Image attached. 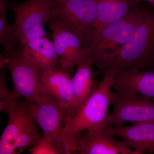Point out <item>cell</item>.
<instances>
[{"instance_id":"obj_18","label":"cell","mask_w":154,"mask_h":154,"mask_svg":"<svg viewBox=\"0 0 154 154\" xmlns=\"http://www.w3.org/2000/svg\"><path fill=\"white\" fill-rule=\"evenodd\" d=\"M43 136L36 122H34L13 140L8 148L6 154L21 153L35 145Z\"/></svg>"},{"instance_id":"obj_17","label":"cell","mask_w":154,"mask_h":154,"mask_svg":"<svg viewBox=\"0 0 154 154\" xmlns=\"http://www.w3.org/2000/svg\"><path fill=\"white\" fill-rule=\"evenodd\" d=\"M138 3L136 0H98L97 31L110 22L125 17Z\"/></svg>"},{"instance_id":"obj_19","label":"cell","mask_w":154,"mask_h":154,"mask_svg":"<svg viewBox=\"0 0 154 154\" xmlns=\"http://www.w3.org/2000/svg\"><path fill=\"white\" fill-rule=\"evenodd\" d=\"M7 9L0 8V43L4 49L3 55L8 57L16 52L18 42L12 25H10L7 21Z\"/></svg>"},{"instance_id":"obj_14","label":"cell","mask_w":154,"mask_h":154,"mask_svg":"<svg viewBox=\"0 0 154 154\" xmlns=\"http://www.w3.org/2000/svg\"><path fill=\"white\" fill-rule=\"evenodd\" d=\"M113 88L115 92L138 94L154 101V70L119 71Z\"/></svg>"},{"instance_id":"obj_4","label":"cell","mask_w":154,"mask_h":154,"mask_svg":"<svg viewBox=\"0 0 154 154\" xmlns=\"http://www.w3.org/2000/svg\"><path fill=\"white\" fill-rule=\"evenodd\" d=\"M97 1L54 0L51 20L71 32L88 48L97 33Z\"/></svg>"},{"instance_id":"obj_21","label":"cell","mask_w":154,"mask_h":154,"mask_svg":"<svg viewBox=\"0 0 154 154\" xmlns=\"http://www.w3.org/2000/svg\"><path fill=\"white\" fill-rule=\"evenodd\" d=\"M136 1H137L139 3L141 0H136ZM145 1H147L151 4L152 6H154V0H145Z\"/></svg>"},{"instance_id":"obj_2","label":"cell","mask_w":154,"mask_h":154,"mask_svg":"<svg viewBox=\"0 0 154 154\" xmlns=\"http://www.w3.org/2000/svg\"><path fill=\"white\" fill-rule=\"evenodd\" d=\"M143 13V7L138 5L125 17L97 31L87 48L100 72L103 73L110 61L129 41L141 22Z\"/></svg>"},{"instance_id":"obj_12","label":"cell","mask_w":154,"mask_h":154,"mask_svg":"<svg viewBox=\"0 0 154 154\" xmlns=\"http://www.w3.org/2000/svg\"><path fill=\"white\" fill-rule=\"evenodd\" d=\"M107 131L122 139L138 154H154V122L132 123L130 126L108 125Z\"/></svg>"},{"instance_id":"obj_22","label":"cell","mask_w":154,"mask_h":154,"mask_svg":"<svg viewBox=\"0 0 154 154\" xmlns=\"http://www.w3.org/2000/svg\"><path fill=\"white\" fill-rule=\"evenodd\" d=\"M152 70H154V57L153 61L152 68Z\"/></svg>"},{"instance_id":"obj_3","label":"cell","mask_w":154,"mask_h":154,"mask_svg":"<svg viewBox=\"0 0 154 154\" xmlns=\"http://www.w3.org/2000/svg\"><path fill=\"white\" fill-rule=\"evenodd\" d=\"M154 57V8L144 7L141 22L129 41L105 68L117 72L128 69L152 70Z\"/></svg>"},{"instance_id":"obj_10","label":"cell","mask_w":154,"mask_h":154,"mask_svg":"<svg viewBox=\"0 0 154 154\" xmlns=\"http://www.w3.org/2000/svg\"><path fill=\"white\" fill-rule=\"evenodd\" d=\"M107 128L88 130L80 133L76 154H138L124 140L119 141Z\"/></svg>"},{"instance_id":"obj_6","label":"cell","mask_w":154,"mask_h":154,"mask_svg":"<svg viewBox=\"0 0 154 154\" xmlns=\"http://www.w3.org/2000/svg\"><path fill=\"white\" fill-rule=\"evenodd\" d=\"M4 65L11 72L14 85L13 93L16 99L24 98L25 101L30 103L43 94L42 72L24 52L22 44L15 53L6 58Z\"/></svg>"},{"instance_id":"obj_20","label":"cell","mask_w":154,"mask_h":154,"mask_svg":"<svg viewBox=\"0 0 154 154\" xmlns=\"http://www.w3.org/2000/svg\"><path fill=\"white\" fill-rule=\"evenodd\" d=\"M29 151L31 154H64L58 146L44 136L30 148Z\"/></svg>"},{"instance_id":"obj_11","label":"cell","mask_w":154,"mask_h":154,"mask_svg":"<svg viewBox=\"0 0 154 154\" xmlns=\"http://www.w3.org/2000/svg\"><path fill=\"white\" fill-rule=\"evenodd\" d=\"M0 110L8 113V122L0 140V154H6L13 140L35 122L28 110L26 101L14 98L0 101Z\"/></svg>"},{"instance_id":"obj_13","label":"cell","mask_w":154,"mask_h":154,"mask_svg":"<svg viewBox=\"0 0 154 154\" xmlns=\"http://www.w3.org/2000/svg\"><path fill=\"white\" fill-rule=\"evenodd\" d=\"M94 63L92 59L88 58L81 62L76 66L75 73L71 78L73 100L71 106L66 113L64 120L79 110L96 87L97 83L93 70Z\"/></svg>"},{"instance_id":"obj_16","label":"cell","mask_w":154,"mask_h":154,"mask_svg":"<svg viewBox=\"0 0 154 154\" xmlns=\"http://www.w3.org/2000/svg\"><path fill=\"white\" fill-rule=\"evenodd\" d=\"M23 50L42 72L59 69L60 60L53 42L48 37L32 38L21 43Z\"/></svg>"},{"instance_id":"obj_7","label":"cell","mask_w":154,"mask_h":154,"mask_svg":"<svg viewBox=\"0 0 154 154\" xmlns=\"http://www.w3.org/2000/svg\"><path fill=\"white\" fill-rule=\"evenodd\" d=\"M113 112L108 117V125L154 122V101L145 96L115 92Z\"/></svg>"},{"instance_id":"obj_8","label":"cell","mask_w":154,"mask_h":154,"mask_svg":"<svg viewBox=\"0 0 154 154\" xmlns=\"http://www.w3.org/2000/svg\"><path fill=\"white\" fill-rule=\"evenodd\" d=\"M27 103L30 115L43 136L58 146L65 154L60 141L65 118L63 108L56 99L44 93L34 102Z\"/></svg>"},{"instance_id":"obj_24","label":"cell","mask_w":154,"mask_h":154,"mask_svg":"<svg viewBox=\"0 0 154 154\" xmlns=\"http://www.w3.org/2000/svg\"><path fill=\"white\" fill-rule=\"evenodd\" d=\"M96 1H98V0H96Z\"/></svg>"},{"instance_id":"obj_15","label":"cell","mask_w":154,"mask_h":154,"mask_svg":"<svg viewBox=\"0 0 154 154\" xmlns=\"http://www.w3.org/2000/svg\"><path fill=\"white\" fill-rule=\"evenodd\" d=\"M70 77L68 73L60 69L51 70L42 74V92L57 100L64 110L65 116L73 100Z\"/></svg>"},{"instance_id":"obj_5","label":"cell","mask_w":154,"mask_h":154,"mask_svg":"<svg viewBox=\"0 0 154 154\" xmlns=\"http://www.w3.org/2000/svg\"><path fill=\"white\" fill-rule=\"evenodd\" d=\"M54 0H26L8 3L14 11L15 22L12 25L16 40L20 43L32 38L48 37L45 24L51 18Z\"/></svg>"},{"instance_id":"obj_9","label":"cell","mask_w":154,"mask_h":154,"mask_svg":"<svg viewBox=\"0 0 154 154\" xmlns=\"http://www.w3.org/2000/svg\"><path fill=\"white\" fill-rule=\"evenodd\" d=\"M48 24L52 31L53 42L60 60L59 69L71 76L78 64L91 58L89 50L75 35L55 22L50 20Z\"/></svg>"},{"instance_id":"obj_23","label":"cell","mask_w":154,"mask_h":154,"mask_svg":"<svg viewBox=\"0 0 154 154\" xmlns=\"http://www.w3.org/2000/svg\"></svg>"},{"instance_id":"obj_1","label":"cell","mask_w":154,"mask_h":154,"mask_svg":"<svg viewBox=\"0 0 154 154\" xmlns=\"http://www.w3.org/2000/svg\"><path fill=\"white\" fill-rule=\"evenodd\" d=\"M117 72L114 69L106 70L91 96L73 115L65 119L60 141L65 154H76L81 132L108 126V111L115 97L112 89Z\"/></svg>"}]
</instances>
